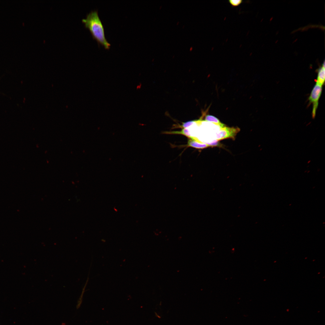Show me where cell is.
<instances>
[{"label":"cell","mask_w":325,"mask_h":325,"mask_svg":"<svg viewBox=\"0 0 325 325\" xmlns=\"http://www.w3.org/2000/svg\"><path fill=\"white\" fill-rule=\"evenodd\" d=\"M238 128L224 127L217 134V140H221L229 138H234L238 131Z\"/></svg>","instance_id":"3"},{"label":"cell","mask_w":325,"mask_h":325,"mask_svg":"<svg viewBox=\"0 0 325 325\" xmlns=\"http://www.w3.org/2000/svg\"><path fill=\"white\" fill-rule=\"evenodd\" d=\"M322 86L316 84L314 87L308 98L310 104H313L312 112V118L315 117L317 110L318 105V101L321 94Z\"/></svg>","instance_id":"2"},{"label":"cell","mask_w":325,"mask_h":325,"mask_svg":"<svg viewBox=\"0 0 325 325\" xmlns=\"http://www.w3.org/2000/svg\"><path fill=\"white\" fill-rule=\"evenodd\" d=\"M186 146L198 149H203L209 146L207 144L203 143L193 137L189 139Z\"/></svg>","instance_id":"4"},{"label":"cell","mask_w":325,"mask_h":325,"mask_svg":"<svg viewBox=\"0 0 325 325\" xmlns=\"http://www.w3.org/2000/svg\"><path fill=\"white\" fill-rule=\"evenodd\" d=\"M202 117L201 116L200 118L198 119L189 121L185 122H184L182 123V124L181 125H178V126L180 128H186L189 127L194 123H196L197 124H200L201 122H203L202 120Z\"/></svg>","instance_id":"8"},{"label":"cell","mask_w":325,"mask_h":325,"mask_svg":"<svg viewBox=\"0 0 325 325\" xmlns=\"http://www.w3.org/2000/svg\"><path fill=\"white\" fill-rule=\"evenodd\" d=\"M88 280V277L87 280V281H86V283H85V286H84V288H83V289L82 290V294L81 295V296H80V298L79 299V300H78L77 305V308H78L80 307V305H81V302H82V297H83V293H84V292H85V289L86 286V285H87V284Z\"/></svg>","instance_id":"10"},{"label":"cell","mask_w":325,"mask_h":325,"mask_svg":"<svg viewBox=\"0 0 325 325\" xmlns=\"http://www.w3.org/2000/svg\"><path fill=\"white\" fill-rule=\"evenodd\" d=\"M140 87H141V85H140V84L138 85H137L136 87V88L137 90H138V89H139L140 88Z\"/></svg>","instance_id":"11"},{"label":"cell","mask_w":325,"mask_h":325,"mask_svg":"<svg viewBox=\"0 0 325 325\" xmlns=\"http://www.w3.org/2000/svg\"><path fill=\"white\" fill-rule=\"evenodd\" d=\"M325 80V61L317 70V76L315 82L316 84L322 86L324 84Z\"/></svg>","instance_id":"5"},{"label":"cell","mask_w":325,"mask_h":325,"mask_svg":"<svg viewBox=\"0 0 325 325\" xmlns=\"http://www.w3.org/2000/svg\"><path fill=\"white\" fill-rule=\"evenodd\" d=\"M164 133L169 134H179L184 135L189 138H192V137L190 133L189 130L187 128H183L181 131H174L170 132H166Z\"/></svg>","instance_id":"6"},{"label":"cell","mask_w":325,"mask_h":325,"mask_svg":"<svg viewBox=\"0 0 325 325\" xmlns=\"http://www.w3.org/2000/svg\"><path fill=\"white\" fill-rule=\"evenodd\" d=\"M228 2L232 7H236L243 3V1L242 0H229Z\"/></svg>","instance_id":"9"},{"label":"cell","mask_w":325,"mask_h":325,"mask_svg":"<svg viewBox=\"0 0 325 325\" xmlns=\"http://www.w3.org/2000/svg\"><path fill=\"white\" fill-rule=\"evenodd\" d=\"M204 121L210 122L219 125L221 128L224 127V124L221 123L219 120L215 117L211 115H207L205 117Z\"/></svg>","instance_id":"7"},{"label":"cell","mask_w":325,"mask_h":325,"mask_svg":"<svg viewBox=\"0 0 325 325\" xmlns=\"http://www.w3.org/2000/svg\"><path fill=\"white\" fill-rule=\"evenodd\" d=\"M85 26L88 28L93 38L98 44L109 49L110 44L107 40L105 35L104 26L100 18L97 11H92L86 15L85 18L82 20Z\"/></svg>","instance_id":"1"}]
</instances>
